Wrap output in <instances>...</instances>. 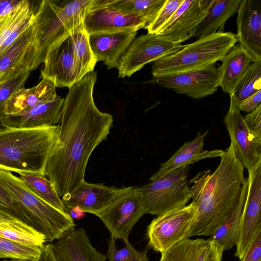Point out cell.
<instances>
[{
	"label": "cell",
	"instance_id": "obj_11",
	"mask_svg": "<svg viewBox=\"0 0 261 261\" xmlns=\"http://www.w3.org/2000/svg\"><path fill=\"white\" fill-rule=\"evenodd\" d=\"M183 46L166 40L158 34L147 33L135 37L120 61L118 77H129L147 63L174 54Z\"/></svg>",
	"mask_w": 261,
	"mask_h": 261
},
{
	"label": "cell",
	"instance_id": "obj_43",
	"mask_svg": "<svg viewBox=\"0 0 261 261\" xmlns=\"http://www.w3.org/2000/svg\"><path fill=\"white\" fill-rule=\"evenodd\" d=\"M0 207L15 215L13 204L8 192L0 183Z\"/></svg>",
	"mask_w": 261,
	"mask_h": 261
},
{
	"label": "cell",
	"instance_id": "obj_17",
	"mask_svg": "<svg viewBox=\"0 0 261 261\" xmlns=\"http://www.w3.org/2000/svg\"><path fill=\"white\" fill-rule=\"evenodd\" d=\"M237 13L239 44L253 62L261 59V0H241Z\"/></svg>",
	"mask_w": 261,
	"mask_h": 261
},
{
	"label": "cell",
	"instance_id": "obj_44",
	"mask_svg": "<svg viewBox=\"0 0 261 261\" xmlns=\"http://www.w3.org/2000/svg\"><path fill=\"white\" fill-rule=\"evenodd\" d=\"M223 251L221 245L212 241L210 250L204 261H222Z\"/></svg>",
	"mask_w": 261,
	"mask_h": 261
},
{
	"label": "cell",
	"instance_id": "obj_36",
	"mask_svg": "<svg viewBox=\"0 0 261 261\" xmlns=\"http://www.w3.org/2000/svg\"><path fill=\"white\" fill-rule=\"evenodd\" d=\"M0 237L31 246L42 247L46 243L45 237L36 230H27L5 225H0Z\"/></svg>",
	"mask_w": 261,
	"mask_h": 261
},
{
	"label": "cell",
	"instance_id": "obj_14",
	"mask_svg": "<svg viewBox=\"0 0 261 261\" xmlns=\"http://www.w3.org/2000/svg\"><path fill=\"white\" fill-rule=\"evenodd\" d=\"M43 63L42 78L50 80L56 87L70 88L84 77L70 35L48 54Z\"/></svg>",
	"mask_w": 261,
	"mask_h": 261
},
{
	"label": "cell",
	"instance_id": "obj_47",
	"mask_svg": "<svg viewBox=\"0 0 261 261\" xmlns=\"http://www.w3.org/2000/svg\"><path fill=\"white\" fill-rule=\"evenodd\" d=\"M68 214L72 219H80L85 215V213L78 207H74L68 210Z\"/></svg>",
	"mask_w": 261,
	"mask_h": 261
},
{
	"label": "cell",
	"instance_id": "obj_37",
	"mask_svg": "<svg viewBox=\"0 0 261 261\" xmlns=\"http://www.w3.org/2000/svg\"><path fill=\"white\" fill-rule=\"evenodd\" d=\"M184 0H167L154 20L147 30L148 34H157L169 21Z\"/></svg>",
	"mask_w": 261,
	"mask_h": 261
},
{
	"label": "cell",
	"instance_id": "obj_20",
	"mask_svg": "<svg viewBox=\"0 0 261 261\" xmlns=\"http://www.w3.org/2000/svg\"><path fill=\"white\" fill-rule=\"evenodd\" d=\"M147 21L133 14H124L112 8L93 6L84 21L85 29L88 35L123 30L146 29Z\"/></svg>",
	"mask_w": 261,
	"mask_h": 261
},
{
	"label": "cell",
	"instance_id": "obj_21",
	"mask_svg": "<svg viewBox=\"0 0 261 261\" xmlns=\"http://www.w3.org/2000/svg\"><path fill=\"white\" fill-rule=\"evenodd\" d=\"M57 261H106L107 257L92 245L85 230L74 229L51 243Z\"/></svg>",
	"mask_w": 261,
	"mask_h": 261
},
{
	"label": "cell",
	"instance_id": "obj_12",
	"mask_svg": "<svg viewBox=\"0 0 261 261\" xmlns=\"http://www.w3.org/2000/svg\"><path fill=\"white\" fill-rule=\"evenodd\" d=\"M148 83L199 99L212 95L218 90L219 76L218 68L213 64L178 74L152 77Z\"/></svg>",
	"mask_w": 261,
	"mask_h": 261
},
{
	"label": "cell",
	"instance_id": "obj_3",
	"mask_svg": "<svg viewBox=\"0 0 261 261\" xmlns=\"http://www.w3.org/2000/svg\"><path fill=\"white\" fill-rule=\"evenodd\" d=\"M59 124L36 128L8 127L0 130V168L19 173H40L56 143Z\"/></svg>",
	"mask_w": 261,
	"mask_h": 261
},
{
	"label": "cell",
	"instance_id": "obj_31",
	"mask_svg": "<svg viewBox=\"0 0 261 261\" xmlns=\"http://www.w3.org/2000/svg\"><path fill=\"white\" fill-rule=\"evenodd\" d=\"M70 35L75 55L84 76L87 73L94 71L97 63L90 46L89 35L83 24Z\"/></svg>",
	"mask_w": 261,
	"mask_h": 261
},
{
	"label": "cell",
	"instance_id": "obj_7",
	"mask_svg": "<svg viewBox=\"0 0 261 261\" xmlns=\"http://www.w3.org/2000/svg\"><path fill=\"white\" fill-rule=\"evenodd\" d=\"M190 169L181 167L140 187L145 214L159 216L186 206L191 199Z\"/></svg>",
	"mask_w": 261,
	"mask_h": 261
},
{
	"label": "cell",
	"instance_id": "obj_22",
	"mask_svg": "<svg viewBox=\"0 0 261 261\" xmlns=\"http://www.w3.org/2000/svg\"><path fill=\"white\" fill-rule=\"evenodd\" d=\"M64 98L60 96L53 100L36 105L21 113L3 117L8 127L36 128L58 125L61 118Z\"/></svg>",
	"mask_w": 261,
	"mask_h": 261
},
{
	"label": "cell",
	"instance_id": "obj_6",
	"mask_svg": "<svg viewBox=\"0 0 261 261\" xmlns=\"http://www.w3.org/2000/svg\"><path fill=\"white\" fill-rule=\"evenodd\" d=\"M238 41L230 32H217L184 45L177 53L153 63V77L170 75L210 66L221 61Z\"/></svg>",
	"mask_w": 261,
	"mask_h": 261
},
{
	"label": "cell",
	"instance_id": "obj_18",
	"mask_svg": "<svg viewBox=\"0 0 261 261\" xmlns=\"http://www.w3.org/2000/svg\"><path fill=\"white\" fill-rule=\"evenodd\" d=\"M124 188H118L102 184H90L85 180L61 199L68 211L78 207L84 213L94 215L109 205Z\"/></svg>",
	"mask_w": 261,
	"mask_h": 261
},
{
	"label": "cell",
	"instance_id": "obj_15",
	"mask_svg": "<svg viewBox=\"0 0 261 261\" xmlns=\"http://www.w3.org/2000/svg\"><path fill=\"white\" fill-rule=\"evenodd\" d=\"M213 0H184L169 21L157 34L177 44L193 37Z\"/></svg>",
	"mask_w": 261,
	"mask_h": 261
},
{
	"label": "cell",
	"instance_id": "obj_45",
	"mask_svg": "<svg viewBox=\"0 0 261 261\" xmlns=\"http://www.w3.org/2000/svg\"><path fill=\"white\" fill-rule=\"evenodd\" d=\"M21 1L0 0V21L10 13Z\"/></svg>",
	"mask_w": 261,
	"mask_h": 261
},
{
	"label": "cell",
	"instance_id": "obj_33",
	"mask_svg": "<svg viewBox=\"0 0 261 261\" xmlns=\"http://www.w3.org/2000/svg\"><path fill=\"white\" fill-rule=\"evenodd\" d=\"M261 90V59L253 62L244 73L234 93L239 106L246 98Z\"/></svg>",
	"mask_w": 261,
	"mask_h": 261
},
{
	"label": "cell",
	"instance_id": "obj_42",
	"mask_svg": "<svg viewBox=\"0 0 261 261\" xmlns=\"http://www.w3.org/2000/svg\"><path fill=\"white\" fill-rule=\"evenodd\" d=\"M261 90L249 96L242 102L239 106L240 111H243L250 113L255 110L260 104Z\"/></svg>",
	"mask_w": 261,
	"mask_h": 261
},
{
	"label": "cell",
	"instance_id": "obj_48",
	"mask_svg": "<svg viewBox=\"0 0 261 261\" xmlns=\"http://www.w3.org/2000/svg\"><path fill=\"white\" fill-rule=\"evenodd\" d=\"M8 127V126L5 124L3 117L0 116V130L5 129Z\"/></svg>",
	"mask_w": 261,
	"mask_h": 261
},
{
	"label": "cell",
	"instance_id": "obj_26",
	"mask_svg": "<svg viewBox=\"0 0 261 261\" xmlns=\"http://www.w3.org/2000/svg\"><path fill=\"white\" fill-rule=\"evenodd\" d=\"M241 0H213L206 14L193 37H202L222 32L227 21L238 12Z\"/></svg>",
	"mask_w": 261,
	"mask_h": 261
},
{
	"label": "cell",
	"instance_id": "obj_8",
	"mask_svg": "<svg viewBox=\"0 0 261 261\" xmlns=\"http://www.w3.org/2000/svg\"><path fill=\"white\" fill-rule=\"evenodd\" d=\"M145 214L140 187H125L107 207L94 215L109 229L111 237L123 241L128 236L136 223Z\"/></svg>",
	"mask_w": 261,
	"mask_h": 261
},
{
	"label": "cell",
	"instance_id": "obj_4",
	"mask_svg": "<svg viewBox=\"0 0 261 261\" xmlns=\"http://www.w3.org/2000/svg\"><path fill=\"white\" fill-rule=\"evenodd\" d=\"M95 0H43L33 22L36 49L35 69L63 40L84 24Z\"/></svg>",
	"mask_w": 261,
	"mask_h": 261
},
{
	"label": "cell",
	"instance_id": "obj_5",
	"mask_svg": "<svg viewBox=\"0 0 261 261\" xmlns=\"http://www.w3.org/2000/svg\"><path fill=\"white\" fill-rule=\"evenodd\" d=\"M0 183L11 198L16 216L42 234L46 243L74 229L75 224L67 213L42 200L12 172L0 168Z\"/></svg>",
	"mask_w": 261,
	"mask_h": 261
},
{
	"label": "cell",
	"instance_id": "obj_38",
	"mask_svg": "<svg viewBox=\"0 0 261 261\" xmlns=\"http://www.w3.org/2000/svg\"><path fill=\"white\" fill-rule=\"evenodd\" d=\"M30 72L21 74L0 85V116L4 117V111L10 98L18 90L24 88Z\"/></svg>",
	"mask_w": 261,
	"mask_h": 261
},
{
	"label": "cell",
	"instance_id": "obj_29",
	"mask_svg": "<svg viewBox=\"0 0 261 261\" xmlns=\"http://www.w3.org/2000/svg\"><path fill=\"white\" fill-rule=\"evenodd\" d=\"M211 244L209 239H187L161 253L159 261H204Z\"/></svg>",
	"mask_w": 261,
	"mask_h": 261
},
{
	"label": "cell",
	"instance_id": "obj_2",
	"mask_svg": "<svg viewBox=\"0 0 261 261\" xmlns=\"http://www.w3.org/2000/svg\"><path fill=\"white\" fill-rule=\"evenodd\" d=\"M218 168L199 172L189 184L196 213L188 234L210 236L233 213L239 202L246 178L244 167L231 145L220 156Z\"/></svg>",
	"mask_w": 261,
	"mask_h": 261
},
{
	"label": "cell",
	"instance_id": "obj_23",
	"mask_svg": "<svg viewBox=\"0 0 261 261\" xmlns=\"http://www.w3.org/2000/svg\"><path fill=\"white\" fill-rule=\"evenodd\" d=\"M208 132L198 133L194 140L184 143L170 159L161 164L160 169L150 177L149 180L206 158L220 157L224 151L222 150H203L204 139Z\"/></svg>",
	"mask_w": 261,
	"mask_h": 261
},
{
	"label": "cell",
	"instance_id": "obj_28",
	"mask_svg": "<svg viewBox=\"0 0 261 261\" xmlns=\"http://www.w3.org/2000/svg\"><path fill=\"white\" fill-rule=\"evenodd\" d=\"M247 188L248 181L247 178H246L242 186L239 202L235 210L209 238V240L221 245L223 251L231 249L236 244Z\"/></svg>",
	"mask_w": 261,
	"mask_h": 261
},
{
	"label": "cell",
	"instance_id": "obj_1",
	"mask_svg": "<svg viewBox=\"0 0 261 261\" xmlns=\"http://www.w3.org/2000/svg\"><path fill=\"white\" fill-rule=\"evenodd\" d=\"M96 81V72L87 73L69 88L64 98L58 138L44 170L61 198L85 180L91 153L113 126L112 115L94 103Z\"/></svg>",
	"mask_w": 261,
	"mask_h": 261
},
{
	"label": "cell",
	"instance_id": "obj_46",
	"mask_svg": "<svg viewBox=\"0 0 261 261\" xmlns=\"http://www.w3.org/2000/svg\"><path fill=\"white\" fill-rule=\"evenodd\" d=\"M31 261H57L53 251L51 243L43 245L39 256Z\"/></svg>",
	"mask_w": 261,
	"mask_h": 261
},
{
	"label": "cell",
	"instance_id": "obj_30",
	"mask_svg": "<svg viewBox=\"0 0 261 261\" xmlns=\"http://www.w3.org/2000/svg\"><path fill=\"white\" fill-rule=\"evenodd\" d=\"M19 177L42 200L54 207L68 213L62 199L58 195L53 183L40 173L20 172Z\"/></svg>",
	"mask_w": 261,
	"mask_h": 261
},
{
	"label": "cell",
	"instance_id": "obj_13",
	"mask_svg": "<svg viewBox=\"0 0 261 261\" xmlns=\"http://www.w3.org/2000/svg\"><path fill=\"white\" fill-rule=\"evenodd\" d=\"M234 154L248 171L261 161V142L249 133L233 95L230 96L229 108L224 118Z\"/></svg>",
	"mask_w": 261,
	"mask_h": 261
},
{
	"label": "cell",
	"instance_id": "obj_10",
	"mask_svg": "<svg viewBox=\"0 0 261 261\" xmlns=\"http://www.w3.org/2000/svg\"><path fill=\"white\" fill-rule=\"evenodd\" d=\"M234 256L241 260L261 233V161L250 171Z\"/></svg>",
	"mask_w": 261,
	"mask_h": 261
},
{
	"label": "cell",
	"instance_id": "obj_25",
	"mask_svg": "<svg viewBox=\"0 0 261 261\" xmlns=\"http://www.w3.org/2000/svg\"><path fill=\"white\" fill-rule=\"evenodd\" d=\"M218 68L219 87L231 96L253 60L239 44L234 45L221 60Z\"/></svg>",
	"mask_w": 261,
	"mask_h": 261
},
{
	"label": "cell",
	"instance_id": "obj_19",
	"mask_svg": "<svg viewBox=\"0 0 261 261\" xmlns=\"http://www.w3.org/2000/svg\"><path fill=\"white\" fill-rule=\"evenodd\" d=\"M137 32L130 30L89 35L90 46L97 62H103L108 69H118Z\"/></svg>",
	"mask_w": 261,
	"mask_h": 261
},
{
	"label": "cell",
	"instance_id": "obj_24",
	"mask_svg": "<svg viewBox=\"0 0 261 261\" xmlns=\"http://www.w3.org/2000/svg\"><path fill=\"white\" fill-rule=\"evenodd\" d=\"M56 88L51 81L42 78L35 86L18 90L8 101L4 109V117L17 114L38 104L53 100L58 96Z\"/></svg>",
	"mask_w": 261,
	"mask_h": 261
},
{
	"label": "cell",
	"instance_id": "obj_41",
	"mask_svg": "<svg viewBox=\"0 0 261 261\" xmlns=\"http://www.w3.org/2000/svg\"><path fill=\"white\" fill-rule=\"evenodd\" d=\"M240 261H261V233L257 237Z\"/></svg>",
	"mask_w": 261,
	"mask_h": 261
},
{
	"label": "cell",
	"instance_id": "obj_49",
	"mask_svg": "<svg viewBox=\"0 0 261 261\" xmlns=\"http://www.w3.org/2000/svg\"><path fill=\"white\" fill-rule=\"evenodd\" d=\"M3 261H28V260H21V259H10V260L5 259V260H4Z\"/></svg>",
	"mask_w": 261,
	"mask_h": 261
},
{
	"label": "cell",
	"instance_id": "obj_27",
	"mask_svg": "<svg viewBox=\"0 0 261 261\" xmlns=\"http://www.w3.org/2000/svg\"><path fill=\"white\" fill-rule=\"evenodd\" d=\"M167 0H95L93 6L112 8L124 14L145 18L148 25L155 18Z\"/></svg>",
	"mask_w": 261,
	"mask_h": 261
},
{
	"label": "cell",
	"instance_id": "obj_40",
	"mask_svg": "<svg viewBox=\"0 0 261 261\" xmlns=\"http://www.w3.org/2000/svg\"><path fill=\"white\" fill-rule=\"evenodd\" d=\"M0 225L10 226L27 230H35L15 215L1 207H0Z\"/></svg>",
	"mask_w": 261,
	"mask_h": 261
},
{
	"label": "cell",
	"instance_id": "obj_34",
	"mask_svg": "<svg viewBox=\"0 0 261 261\" xmlns=\"http://www.w3.org/2000/svg\"><path fill=\"white\" fill-rule=\"evenodd\" d=\"M41 247L21 244L0 237V258L31 261L38 258Z\"/></svg>",
	"mask_w": 261,
	"mask_h": 261
},
{
	"label": "cell",
	"instance_id": "obj_9",
	"mask_svg": "<svg viewBox=\"0 0 261 261\" xmlns=\"http://www.w3.org/2000/svg\"><path fill=\"white\" fill-rule=\"evenodd\" d=\"M196 213L192 202L185 207L158 216L147 228L148 246L161 253L188 239Z\"/></svg>",
	"mask_w": 261,
	"mask_h": 261
},
{
	"label": "cell",
	"instance_id": "obj_32",
	"mask_svg": "<svg viewBox=\"0 0 261 261\" xmlns=\"http://www.w3.org/2000/svg\"><path fill=\"white\" fill-rule=\"evenodd\" d=\"M35 11L30 1L22 0L0 21V48L21 24L34 15Z\"/></svg>",
	"mask_w": 261,
	"mask_h": 261
},
{
	"label": "cell",
	"instance_id": "obj_16",
	"mask_svg": "<svg viewBox=\"0 0 261 261\" xmlns=\"http://www.w3.org/2000/svg\"><path fill=\"white\" fill-rule=\"evenodd\" d=\"M36 57L32 22L0 58V85L34 70Z\"/></svg>",
	"mask_w": 261,
	"mask_h": 261
},
{
	"label": "cell",
	"instance_id": "obj_35",
	"mask_svg": "<svg viewBox=\"0 0 261 261\" xmlns=\"http://www.w3.org/2000/svg\"><path fill=\"white\" fill-rule=\"evenodd\" d=\"M116 240L112 237L108 240V248L106 255L109 261H148L146 250L139 251L130 244L128 239L123 240L125 246L117 248Z\"/></svg>",
	"mask_w": 261,
	"mask_h": 261
},
{
	"label": "cell",
	"instance_id": "obj_39",
	"mask_svg": "<svg viewBox=\"0 0 261 261\" xmlns=\"http://www.w3.org/2000/svg\"><path fill=\"white\" fill-rule=\"evenodd\" d=\"M243 119L251 135L261 142V104L255 110L243 117Z\"/></svg>",
	"mask_w": 261,
	"mask_h": 261
}]
</instances>
